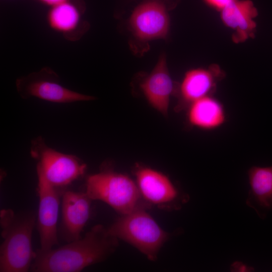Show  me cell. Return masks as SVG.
<instances>
[{
    "instance_id": "obj_1",
    "label": "cell",
    "mask_w": 272,
    "mask_h": 272,
    "mask_svg": "<svg viewBox=\"0 0 272 272\" xmlns=\"http://www.w3.org/2000/svg\"><path fill=\"white\" fill-rule=\"evenodd\" d=\"M118 239L103 225L93 226L84 237L56 248L35 250L33 272H80L105 260L114 253Z\"/></svg>"
},
{
    "instance_id": "obj_2",
    "label": "cell",
    "mask_w": 272,
    "mask_h": 272,
    "mask_svg": "<svg viewBox=\"0 0 272 272\" xmlns=\"http://www.w3.org/2000/svg\"><path fill=\"white\" fill-rule=\"evenodd\" d=\"M37 214L31 210L0 212V272H28L35 256L32 239Z\"/></svg>"
},
{
    "instance_id": "obj_3",
    "label": "cell",
    "mask_w": 272,
    "mask_h": 272,
    "mask_svg": "<svg viewBox=\"0 0 272 272\" xmlns=\"http://www.w3.org/2000/svg\"><path fill=\"white\" fill-rule=\"evenodd\" d=\"M85 186V191L92 200L105 202L121 215L147 209L151 205L142 197L136 182L111 169H102L88 176Z\"/></svg>"
},
{
    "instance_id": "obj_4",
    "label": "cell",
    "mask_w": 272,
    "mask_h": 272,
    "mask_svg": "<svg viewBox=\"0 0 272 272\" xmlns=\"http://www.w3.org/2000/svg\"><path fill=\"white\" fill-rule=\"evenodd\" d=\"M146 210L139 209L121 215L107 230L110 235L130 244L149 259L155 261L169 234Z\"/></svg>"
},
{
    "instance_id": "obj_5",
    "label": "cell",
    "mask_w": 272,
    "mask_h": 272,
    "mask_svg": "<svg viewBox=\"0 0 272 272\" xmlns=\"http://www.w3.org/2000/svg\"><path fill=\"white\" fill-rule=\"evenodd\" d=\"M30 154L37 161V177L59 189L67 190L69 185L84 175L87 169L79 158L49 147L41 137L32 141Z\"/></svg>"
},
{
    "instance_id": "obj_6",
    "label": "cell",
    "mask_w": 272,
    "mask_h": 272,
    "mask_svg": "<svg viewBox=\"0 0 272 272\" xmlns=\"http://www.w3.org/2000/svg\"><path fill=\"white\" fill-rule=\"evenodd\" d=\"M16 85L18 93L23 99L35 97L59 103L95 99L93 96L63 86L58 75L49 67H44L38 72L18 78Z\"/></svg>"
},
{
    "instance_id": "obj_7",
    "label": "cell",
    "mask_w": 272,
    "mask_h": 272,
    "mask_svg": "<svg viewBox=\"0 0 272 272\" xmlns=\"http://www.w3.org/2000/svg\"><path fill=\"white\" fill-rule=\"evenodd\" d=\"M133 37L141 42L166 39L170 30L167 9L160 0H147L138 6L128 20Z\"/></svg>"
},
{
    "instance_id": "obj_8",
    "label": "cell",
    "mask_w": 272,
    "mask_h": 272,
    "mask_svg": "<svg viewBox=\"0 0 272 272\" xmlns=\"http://www.w3.org/2000/svg\"><path fill=\"white\" fill-rule=\"evenodd\" d=\"M135 182L143 198L150 205L178 209L188 200L171 180L162 172L138 166L134 171Z\"/></svg>"
},
{
    "instance_id": "obj_9",
    "label": "cell",
    "mask_w": 272,
    "mask_h": 272,
    "mask_svg": "<svg viewBox=\"0 0 272 272\" xmlns=\"http://www.w3.org/2000/svg\"><path fill=\"white\" fill-rule=\"evenodd\" d=\"M37 189L39 207L36 226L40 239L39 249L47 251L59 245V207L60 198L65 190L54 188L40 178H38Z\"/></svg>"
},
{
    "instance_id": "obj_10",
    "label": "cell",
    "mask_w": 272,
    "mask_h": 272,
    "mask_svg": "<svg viewBox=\"0 0 272 272\" xmlns=\"http://www.w3.org/2000/svg\"><path fill=\"white\" fill-rule=\"evenodd\" d=\"M61 217L58 227L59 239L69 243L82 237L89 220L92 200L85 191L66 190L61 197Z\"/></svg>"
},
{
    "instance_id": "obj_11",
    "label": "cell",
    "mask_w": 272,
    "mask_h": 272,
    "mask_svg": "<svg viewBox=\"0 0 272 272\" xmlns=\"http://www.w3.org/2000/svg\"><path fill=\"white\" fill-rule=\"evenodd\" d=\"M140 88L152 107L167 115L170 97L176 87L169 73L165 54L160 56L153 70L141 82Z\"/></svg>"
},
{
    "instance_id": "obj_12",
    "label": "cell",
    "mask_w": 272,
    "mask_h": 272,
    "mask_svg": "<svg viewBox=\"0 0 272 272\" xmlns=\"http://www.w3.org/2000/svg\"><path fill=\"white\" fill-rule=\"evenodd\" d=\"M222 76L216 67L195 68L187 71L177 88L178 111L186 108L192 102L204 97L211 95L218 80Z\"/></svg>"
},
{
    "instance_id": "obj_13",
    "label": "cell",
    "mask_w": 272,
    "mask_h": 272,
    "mask_svg": "<svg viewBox=\"0 0 272 272\" xmlns=\"http://www.w3.org/2000/svg\"><path fill=\"white\" fill-rule=\"evenodd\" d=\"M82 9L69 0L51 7L46 15L50 28L63 35L66 39H79L89 28V23L82 18Z\"/></svg>"
},
{
    "instance_id": "obj_14",
    "label": "cell",
    "mask_w": 272,
    "mask_h": 272,
    "mask_svg": "<svg viewBox=\"0 0 272 272\" xmlns=\"http://www.w3.org/2000/svg\"><path fill=\"white\" fill-rule=\"evenodd\" d=\"M247 174L249 189L246 204L264 219L272 210V165L252 166Z\"/></svg>"
},
{
    "instance_id": "obj_15",
    "label": "cell",
    "mask_w": 272,
    "mask_h": 272,
    "mask_svg": "<svg viewBox=\"0 0 272 272\" xmlns=\"http://www.w3.org/2000/svg\"><path fill=\"white\" fill-rule=\"evenodd\" d=\"M225 25L234 31V38L242 41L254 34L256 27L255 19L257 11L249 0H235L221 11Z\"/></svg>"
},
{
    "instance_id": "obj_16",
    "label": "cell",
    "mask_w": 272,
    "mask_h": 272,
    "mask_svg": "<svg viewBox=\"0 0 272 272\" xmlns=\"http://www.w3.org/2000/svg\"><path fill=\"white\" fill-rule=\"evenodd\" d=\"M186 109L188 123L201 130L216 129L224 125L227 120L223 105L211 95L194 101Z\"/></svg>"
},
{
    "instance_id": "obj_17",
    "label": "cell",
    "mask_w": 272,
    "mask_h": 272,
    "mask_svg": "<svg viewBox=\"0 0 272 272\" xmlns=\"http://www.w3.org/2000/svg\"><path fill=\"white\" fill-rule=\"evenodd\" d=\"M235 0H204L210 7L221 11Z\"/></svg>"
},
{
    "instance_id": "obj_18",
    "label": "cell",
    "mask_w": 272,
    "mask_h": 272,
    "mask_svg": "<svg viewBox=\"0 0 272 272\" xmlns=\"http://www.w3.org/2000/svg\"><path fill=\"white\" fill-rule=\"evenodd\" d=\"M230 270L232 271L246 272L253 271L254 268L242 262L235 261L231 264Z\"/></svg>"
},
{
    "instance_id": "obj_19",
    "label": "cell",
    "mask_w": 272,
    "mask_h": 272,
    "mask_svg": "<svg viewBox=\"0 0 272 272\" xmlns=\"http://www.w3.org/2000/svg\"><path fill=\"white\" fill-rule=\"evenodd\" d=\"M42 4L49 6L50 8L68 1L69 0H37Z\"/></svg>"
}]
</instances>
